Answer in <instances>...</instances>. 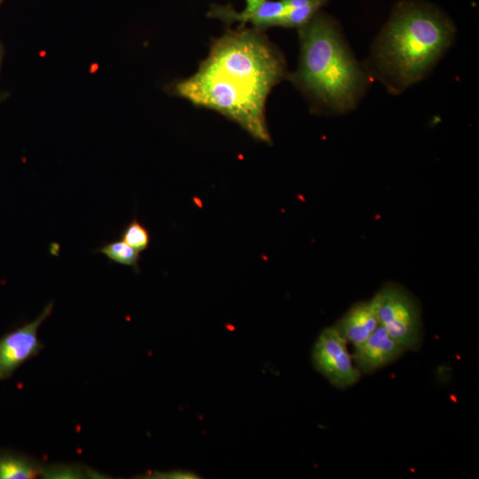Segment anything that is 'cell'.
I'll list each match as a JSON object with an SVG mask.
<instances>
[{
  "label": "cell",
  "mask_w": 479,
  "mask_h": 479,
  "mask_svg": "<svg viewBox=\"0 0 479 479\" xmlns=\"http://www.w3.org/2000/svg\"><path fill=\"white\" fill-rule=\"evenodd\" d=\"M286 75L284 57L263 30L240 26L213 40L197 72L173 82L168 90L221 114L254 138L271 143L265 104Z\"/></svg>",
  "instance_id": "1"
},
{
  "label": "cell",
  "mask_w": 479,
  "mask_h": 479,
  "mask_svg": "<svg viewBox=\"0 0 479 479\" xmlns=\"http://www.w3.org/2000/svg\"><path fill=\"white\" fill-rule=\"evenodd\" d=\"M453 34L451 21L432 6L400 3L375 47L384 80L397 89L418 82L448 47Z\"/></svg>",
  "instance_id": "2"
},
{
  "label": "cell",
  "mask_w": 479,
  "mask_h": 479,
  "mask_svg": "<svg viewBox=\"0 0 479 479\" xmlns=\"http://www.w3.org/2000/svg\"><path fill=\"white\" fill-rule=\"evenodd\" d=\"M298 29L300 62L290 81L324 106L338 112L353 108L364 88L365 75L334 20L318 12Z\"/></svg>",
  "instance_id": "3"
},
{
  "label": "cell",
  "mask_w": 479,
  "mask_h": 479,
  "mask_svg": "<svg viewBox=\"0 0 479 479\" xmlns=\"http://www.w3.org/2000/svg\"><path fill=\"white\" fill-rule=\"evenodd\" d=\"M378 318L387 333L404 349L417 350L422 342L420 310L412 295L396 284L378 293Z\"/></svg>",
  "instance_id": "4"
},
{
  "label": "cell",
  "mask_w": 479,
  "mask_h": 479,
  "mask_svg": "<svg viewBox=\"0 0 479 479\" xmlns=\"http://www.w3.org/2000/svg\"><path fill=\"white\" fill-rule=\"evenodd\" d=\"M314 367L334 386L343 389L357 382L361 373L353 365L347 341L337 328L321 331L312 349Z\"/></svg>",
  "instance_id": "5"
},
{
  "label": "cell",
  "mask_w": 479,
  "mask_h": 479,
  "mask_svg": "<svg viewBox=\"0 0 479 479\" xmlns=\"http://www.w3.org/2000/svg\"><path fill=\"white\" fill-rule=\"evenodd\" d=\"M52 309L53 303H48L33 321L0 337V381L10 378L20 365L43 349L38 329L51 316Z\"/></svg>",
  "instance_id": "6"
},
{
  "label": "cell",
  "mask_w": 479,
  "mask_h": 479,
  "mask_svg": "<svg viewBox=\"0 0 479 479\" xmlns=\"http://www.w3.org/2000/svg\"><path fill=\"white\" fill-rule=\"evenodd\" d=\"M354 359L360 373H373L398 358L404 351L380 324L360 345L354 347Z\"/></svg>",
  "instance_id": "7"
},
{
  "label": "cell",
  "mask_w": 479,
  "mask_h": 479,
  "mask_svg": "<svg viewBox=\"0 0 479 479\" xmlns=\"http://www.w3.org/2000/svg\"><path fill=\"white\" fill-rule=\"evenodd\" d=\"M287 12L283 0L265 1L252 11L237 12L231 5L212 4L207 16L223 20L227 25L240 22V26L251 23L254 27L264 30L271 27L279 26Z\"/></svg>",
  "instance_id": "8"
},
{
  "label": "cell",
  "mask_w": 479,
  "mask_h": 479,
  "mask_svg": "<svg viewBox=\"0 0 479 479\" xmlns=\"http://www.w3.org/2000/svg\"><path fill=\"white\" fill-rule=\"evenodd\" d=\"M378 297L353 305L334 326L347 342L357 347L363 343L380 325Z\"/></svg>",
  "instance_id": "9"
},
{
  "label": "cell",
  "mask_w": 479,
  "mask_h": 479,
  "mask_svg": "<svg viewBox=\"0 0 479 479\" xmlns=\"http://www.w3.org/2000/svg\"><path fill=\"white\" fill-rule=\"evenodd\" d=\"M43 472L41 465L27 456L13 452H0V479L35 478Z\"/></svg>",
  "instance_id": "10"
},
{
  "label": "cell",
  "mask_w": 479,
  "mask_h": 479,
  "mask_svg": "<svg viewBox=\"0 0 479 479\" xmlns=\"http://www.w3.org/2000/svg\"><path fill=\"white\" fill-rule=\"evenodd\" d=\"M97 252L104 255L113 263L137 269L140 252L122 240H114L101 246Z\"/></svg>",
  "instance_id": "11"
},
{
  "label": "cell",
  "mask_w": 479,
  "mask_h": 479,
  "mask_svg": "<svg viewBox=\"0 0 479 479\" xmlns=\"http://www.w3.org/2000/svg\"><path fill=\"white\" fill-rule=\"evenodd\" d=\"M121 240L138 252L145 250L150 243V234L137 219L131 220L122 231Z\"/></svg>",
  "instance_id": "12"
},
{
  "label": "cell",
  "mask_w": 479,
  "mask_h": 479,
  "mask_svg": "<svg viewBox=\"0 0 479 479\" xmlns=\"http://www.w3.org/2000/svg\"><path fill=\"white\" fill-rule=\"evenodd\" d=\"M47 477H77L76 475H82V472H81V468H75L74 467H54L52 466L51 468H49L47 473H45Z\"/></svg>",
  "instance_id": "13"
},
{
  "label": "cell",
  "mask_w": 479,
  "mask_h": 479,
  "mask_svg": "<svg viewBox=\"0 0 479 479\" xmlns=\"http://www.w3.org/2000/svg\"><path fill=\"white\" fill-rule=\"evenodd\" d=\"M155 477L159 478H196V475L186 471H172L166 473H157Z\"/></svg>",
  "instance_id": "14"
},
{
  "label": "cell",
  "mask_w": 479,
  "mask_h": 479,
  "mask_svg": "<svg viewBox=\"0 0 479 479\" xmlns=\"http://www.w3.org/2000/svg\"><path fill=\"white\" fill-rule=\"evenodd\" d=\"M244 1L246 3V8L244 10L252 11L267 0H244Z\"/></svg>",
  "instance_id": "15"
},
{
  "label": "cell",
  "mask_w": 479,
  "mask_h": 479,
  "mask_svg": "<svg viewBox=\"0 0 479 479\" xmlns=\"http://www.w3.org/2000/svg\"><path fill=\"white\" fill-rule=\"evenodd\" d=\"M4 55V48L2 42L0 41V69H1L2 62H3Z\"/></svg>",
  "instance_id": "16"
},
{
  "label": "cell",
  "mask_w": 479,
  "mask_h": 479,
  "mask_svg": "<svg viewBox=\"0 0 479 479\" xmlns=\"http://www.w3.org/2000/svg\"><path fill=\"white\" fill-rule=\"evenodd\" d=\"M7 96H8V93H6V92H1V93H0V103H1L2 101H4V100L7 98Z\"/></svg>",
  "instance_id": "17"
},
{
  "label": "cell",
  "mask_w": 479,
  "mask_h": 479,
  "mask_svg": "<svg viewBox=\"0 0 479 479\" xmlns=\"http://www.w3.org/2000/svg\"><path fill=\"white\" fill-rule=\"evenodd\" d=\"M2 0H0V3H1Z\"/></svg>",
  "instance_id": "18"
}]
</instances>
